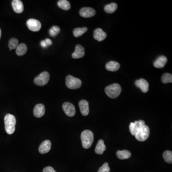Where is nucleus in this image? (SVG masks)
<instances>
[{"mask_svg":"<svg viewBox=\"0 0 172 172\" xmlns=\"http://www.w3.org/2000/svg\"><path fill=\"white\" fill-rule=\"evenodd\" d=\"M105 68L108 71H116L120 68V65L117 62L111 61L107 63Z\"/></svg>","mask_w":172,"mask_h":172,"instance_id":"18","label":"nucleus"},{"mask_svg":"<svg viewBox=\"0 0 172 172\" xmlns=\"http://www.w3.org/2000/svg\"><path fill=\"white\" fill-rule=\"evenodd\" d=\"M110 168L108 166V163H105L100 167L98 172H110Z\"/></svg>","mask_w":172,"mask_h":172,"instance_id":"30","label":"nucleus"},{"mask_svg":"<svg viewBox=\"0 0 172 172\" xmlns=\"http://www.w3.org/2000/svg\"><path fill=\"white\" fill-rule=\"evenodd\" d=\"M118 8L117 4L115 2L110 3L105 5L104 7V11L108 14H112L116 11Z\"/></svg>","mask_w":172,"mask_h":172,"instance_id":"22","label":"nucleus"},{"mask_svg":"<svg viewBox=\"0 0 172 172\" xmlns=\"http://www.w3.org/2000/svg\"><path fill=\"white\" fill-rule=\"evenodd\" d=\"M58 7L64 10H68L71 8L70 2L67 0H60L57 2Z\"/></svg>","mask_w":172,"mask_h":172,"instance_id":"23","label":"nucleus"},{"mask_svg":"<svg viewBox=\"0 0 172 172\" xmlns=\"http://www.w3.org/2000/svg\"><path fill=\"white\" fill-rule=\"evenodd\" d=\"M150 133V130L149 127L145 125L138 130L135 136L138 141L143 142L146 141L149 138Z\"/></svg>","mask_w":172,"mask_h":172,"instance_id":"5","label":"nucleus"},{"mask_svg":"<svg viewBox=\"0 0 172 172\" xmlns=\"http://www.w3.org/2000/svg\"><path fill=\"white\" fill-rule=\"evenodd\" d=\"M116 154H117V157L120 159L121 160H125L129 158L131 156V152L129 151L126 150L122 151H118Z\"/></svg>","mask_w":172,"mask_h":172,"instance_id":"20","label":"nucleus"},{"mask_svg":"<svg viewBox=\"0 0 172 172\" xmlns=\"http://www.w3.org/2000/svg\"><path fill=\"white\" fill-rule=\"evenodd\" d=\"M135 84L136 87L140 88L143 93H146L149 90V83L145 79L141 78L137 80Z\"/></svg>","mask_w":172,"mask_h":172,"instance_id":"10","label":"nucleus"},{"mask_svg":"<svg viewBox=\"0 0 172 172\" xmlns=\"http://www.w3.org/2000/svg\"><path fill=\"white\" fill-rule=\"evenodd\" d=\"M11 5L15 13L21 14L24 11V4L20 0H14L11 2Z\"/></svg>","mask_w":172,"mask_h":172,"instance_id":"15","label":"nucleus"},{"mask_svg":"<svg viewBox=\"0 0 172 172\" xmlns=\"http://www.w3.org/2000/svg\"><path fill=\"white\" fill-rule=\"evenodd\" d=\"M43 172H56L53 167L47 166L43 169Z\"/></svg>","mask_w":172,"mask_h":172,"instance_id":"31","label":"nucleus"},{"mask_svg":"<svg viewBox=\"0 0 172 172\" xmlns=\"http://www.w3.org/2000/svg\"><path fill=\"white\" fill-rule=\"evenodd\" d=\"M1 35H2L1 29V28H0V39H1Z\"/></svg>","mask_w":172,"mask_h":172,"instance_id":"34","label":"nucleus"},{"mask_svg":"<svg viewBox=\"0 0 172 172\" xmlns=\"http://www.w3.org/2000/svg\"><path fill=\"white\" fill-rule=\"evenodd\" d=\"M19 45L18 40L15 38H12L9 41L8 46L10 48V51L11 49H16Z\"/></svg>","mask_w":172,"mask_h":172,"instance_id":"25","label":"nucleus"},{"mask_svg":"<svg viewBox=\"0 0 172 172\" xmlns=\"http://www.w3.org/2000/svg\"><path fill=\"white\" fill-rule=\"evenodd\" d=\"M106 146L104 144V142L102 140H99L98 142L96 148H95V152L97 154H102L106 150Z\"/></svg>","mask_w":172,"mask_h":172,"instance_id":"19","label":"nucleus"},{"mask_svg":"<svg viewBox=\"0 0 172 172\" xmlns=\"http://www.w3.org/2000/svg\"><path fill=\"white\" fill-rule=\"evenodd\" d=\"M66 84L67 87L72 90L79 89L82 85V80L71 75L67 76L66 78Z\"/></svg>","mask_w":172,"mask_h":172,"instance_id":"4","label":"nucleus"},{"mask_svg":"<svg viewBox=\"0 0 172 172\" xmlns=\"http://www.w3.org/2000/svg\"><path fill=\"white\" fill-rule=\"evenodd\" d=\"M167 62V57L165 55H161L158 57L157 60L154 62L153 65L157 68H161L165 67Z\"/></svg>","mask_w":172,"mask_h":172,"instance_id":"16","label":"nucleus"},{"mask_svg":"<svg viewBox=\"0 0 172 172\" xmlns=\"http://www.w3.org/2000/svg\"><path fill=\"white\" fill-rule=\"evenodd\" d=\"M105 91L108 97L112 99H115L121 93V88L118 84H113L107 86L105 89Z\"/></svg>","mask_w":172,"mask_h":172,"instance_id":"3","label":"nucleus"},{"mask_svg":"<svg viewBox=\"0 0 172 172\" xmlns=\"http://www.w3.org/2000/svg\"><path fill=\"white\" fill-rule=\"evenodd\" d=\"M62 108L67 116L73 117L75 114V108L72 103L68 102H65L63 105Z\"/></svg>","mask_w":172,"mask_h":172,"instance_id":"8","label":"nucleus"},{"mask_svg":"<svg viewBox=\"0 0 172 172\" xmlns=\"http://www.w3.org/2000/svg\"><path fill=\"white\" fill-rule=\"evenodd\" d=\"M49 32L50 36L54 37L60 33V29L59 26L55 25L51 27V29L49 30Z\"/></svg>","mask_w":172,"mask_h":172,"instance_id":"28","label":"nucleus"},{"mask_svg":"<svg viewBox=\"0 0 172 172\" xmlns=\"http://www.w3.org/2000/svg\"><path fill=\"white\" fill-rule=\"evenodd\" d=\"M82 144L85 149H89L93 144L94 141V135L90 130H85L81 135Z\"/></svg>","mask_w":172,"mask_h":172,"instance_id":"2","label":"nucleus"},{"mask_svg":"<svg viewBox=\"0 0 172 172\" xmlns=\"http://www.w3.org/2000/svg\"><path fill=\"white\" fill-rule=\"evenodd\" d=\"M80 112L84 116H87L90 112L89 102L87 100H81L79 102Z\"/></svg>","mask_w":172,"mask_h":172,"instance_id":"13","label":"nucleus"},{"mask_svg":"<svg viewBox=\"0 0 172 172\" xmlns=\"http://www.w3.org/2000/svg\"><path fill=\"white\" fill-rule=\"evenodd\" d=\"M26 25L29 29L33 32H38L41 29V23L36 19H30L27 20Z\"/></svg>","mask_w":172,"mask_h":172,"instance_id":"7","label":"nucleus"},{"mask_svg":"<svg viewBox=\"0 0 172 172\" xmlns=\"http://www.w3.org/2000/svg\"><path fill=\"white\" fill-rule=\"evenodd\" d=\"M163 157L165 162L169 164L172 163V152L171 151H165L163 153Z\"/></svg>","mask_w":172,"mask_h":172,"instance_id":"26","label":"nucleus"},{"mask_svg":"<svg viewBox=\"0 0 172 172\" xmlns=\"http://www.w3.org/2000/svg\"><path fill=\"white\" fill-rule=\"evenodd\" d=\"M162 82L164 84H167L168 83L172 82V74L169 73H165L162 76L161 78Z\"/></svg>","mask_w":172,"mask_h":172,"instance_id":"27","label":"nucleus"},{"mask_svg":"<svg viewBox=\"0 0 172 172\" xmlns=\"http://www.w3.org/2000/svg\"><path fill=\"white\" fill-rule=\"evenodd\" d=\"M79 14L84 18H89L94 16L96 14V11L92 8L84 7L80 9Z\"/></svg>","mask_w":172,"mask_h":172,"instance_id":"9","label":"nucleus"},{"mask_svg":"<svg viewBox=\"0 0 172 172\" xmlns=\"http://www.w3.org/2000/svg\"><path fill=\"white\" fill-rule=\"evenodd\" d=\"M93 37L96 40L101 42L105 39L107 37V34L101 28H97L94 30Z\"/></svg>","mask_w":172,"mask_h":172,"instance_id":"12","label":"nucleus"},{"mask_svg":"<svg viewBox=\"0 0 172 172\" xmlns=\"http://www.w3.org/2000/svg\"><path fill=\"white\" fill-rule=\"evenodd\" d=\"M27 51V46L25 44H19L16 49V54L19 56L24 55Z\"/></svg>","mask_w":172,"mask_h":172,"instance_id":"21","label":"nucleus"},{"mask_svg":"<svg viewBox=\"0 0 172 172\" xmlns=\"http://www.w3.org/2000/svg\"><path fill=\"white\" fill-rule=\"evenodd\" d=\"M45 113V107L42 104H38L34 107L33 114L37 118H41L44 116Z\"/></svg>","mask_w":172,"mask_h":172,"instance_id":"14","label":"nucleus"},{"mask_svg":"<svg viewBox=\"0 0 172 172\" xmlns=\"http://www.w3.org/2000/svg\"><path fill=\"white\" fill-rule=\"evenodd\" d=\"M40 44H41V46H42V47H44V48H46V47H47V46H48L46 43V41H45V40H42V41H41Z\"/></svg>","mask_w":172,"mask_h":172,"instance_id":"32","label":"nucleus"},{"mask_svg":"<svg viewBox=\"0 0 172 172\" xmlns=\"http://www.w3.org/2000/svg\"><path fill=\"white\" fill-rule=\"evenodd\" d=\"M130 131L131 135H135L136 134L138 130H139V129L138 127L136 124L135 122H131L129 126Z\"/></svg>","mask_w":172,"mask_h":172,"instance_id":"29","label":"nucleus"},{"mask_svg":"<svg viewBox=\"0 0 172 172\" xmlns=\"http://www.w3.org/2000/svg\"><path fill=\"white\" fill-rule=\"evenodd\" d=\"M88 31L87 27H82V28H75L73 31V34L76 37H80L83 34Z\"/></svg>","mask_w":172,"mask_h":172,"instance_id":"24","label":"nucleus"},{"mask_svg":"<svg viewBox=\"0 0 172 172\" xmlns=\"http://www.w3.org/2000/svg\"><path fill=\"white\" fill-rule=\"evenodd\" d=\"M51 147V143L49 140H46L41 143L39 148L40 153L42 154L47 153L50 150Z\"/></svg>","mask_w":172,"mask_h":172,"instance_id":"17","label":"nucleus"},{"mask_svg":"<svg viewBox=\"0 0 172 172\" xmlns=\"http://www.w3.org/2000/svg\"><path fill=\"white\" fill-rule=\"evenodd\" d=\"M46 43L47 44V46H51L52 44V42L51 41V40L49 38H46L45 40Z\"/></svg>","mask_w":172,"mask_h":172,"instance_id":"33","label":"nucleus"},{"mask_svg":"<svg viewBox=\"0 0 172 172\" xmlns=\"http://www.w3.org/2000/svg\"><path fill=\"white\" fill-rule=\"evenodd\" d=\"M85 49L82 46L80 45H76L75 50L72 54V57L74 59H80L85 55Z\"/></svg>","mask_w":172,"mask_h":172,"instance_id":"11","label":"nucleus"},{"mask_svg":"<svg viewBox=\"0 0 172 172\" xmlns=\"http://www.w3.org/2000/svg\"><path fill=\"white\" fill-rule=\"evenodd\" d=\"M16 123L15 117L11 114H7L4 117V124L5 130L9 135L14 134L15 130V125Z\"/></svg>","mask_w":172,"mask_h":172,"instance_id":"1","label":"nucleus"},{"mask_svg":"<svg viewBox=\"0 0 172 172\" xmlns=\"http://www.w3.org/2000/svg\"><path fill=\"white\" fill-rule=\"evenodd\" d=\"M50 75L48 72L44 71L34 78V82L37 85L43 86L49 82Z\"/></svg>","mask_w":172,"mask_h":172,"instance_id":"6","label":"nucleus"}]
</instances>
